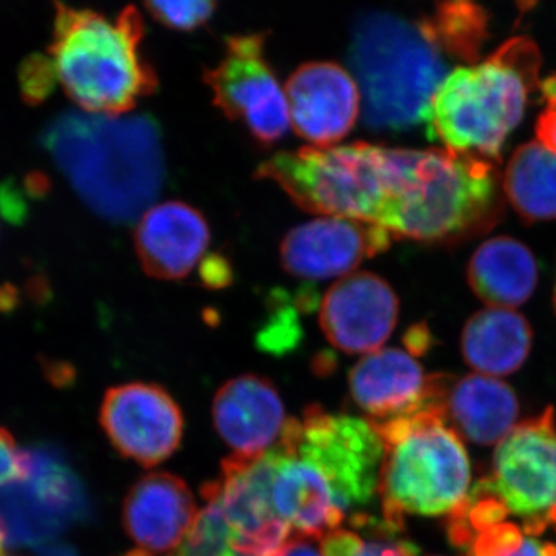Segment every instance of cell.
Listing matches in <instances>:
<instances>
[{
	"mask_svg": "<svg viewBox=\"0 0 556 556\" xmlns=\"http://www.w3.org/2000/svg\"><path fill=\"white\" fill-rule=\"evenodd\" d=\"M460 346L467 364L479 375L507 376L529 357L532 329L517 311L486 308L467 321Z\"/></svg>",
	"mask_w": 556,
	"mask_h": 556,
	"instance_id": "obj_21",
	"label": "cell"
},
{
	"mask_svg": "<svg viewBox=\"0 0 556 556\" xmlns=\"http://www.w3.org/2000/svg\"><path fill=\"white\" fill-rule=\"evenodd\" d=\"M468 283L492 308H515L532 298L535 291V255L511 237L486 240L470 260Z\"/></svg>",
	"mask_w": 556,
	"mask_h": 556,
	"instance_id": "obj_20",
	"label": "cell"
},
{
	"mask_svg": "<svg viewBox=\"0 0 556 556\" xmlns=\"http://www.w3.org/2000/svg\"><path fill=\"white\" fill-rule=\"evenodd\" d=\"M212 417L223 441L239 457L270 452L287 427L285 405L276 387L255 375L228 380L215 394Z\"/></svg>",
	"mask_w": 556,
	"mask_h": 556,
	"instance_id": "obj_17",
	"label": "cell"
},
{
	"mask_svg": "<svg viewBox=\"0 0 556 556\" xmlns=\"http://www.w3.org/2000/svg\"><path fill=\"white\" fill-rule=\"evenodd\" d=\"M201 276L208 287H223L230 277V270L226 268L223 260L217 258L206 263V268H203Z\"/></svg>",
	"mask_w": 556,
	"mask_h": 556,
	"instance_id": "obj_33",
	"label": "cell"
},
{
	"mask_svg": "<svg viewBox=\"0 0 556 556\" xmlns=\"http://www.w3.org/2000/svg\"><path fill=\"white\" fill-rule=\"evenodd\" d=\"M353 529H338L320 541L324 556H419V548L404 540V527L393 526L383 518L356 514Z\"/></svg>",
	"mask_w": 556,
	"mask_h": 556,
	"instance_id": "obj_25",
	"label": "cell"
},
{
	"mask_svg": "<svg viewBox=\"0 0 556 556\" xmlns=\"http://www.w3.org/2000/svg\"><path fill=\"white\" fill-rule=\"evenodd\" d=\"M555 308H556V288H555Z\"/></svg>",
	"mask_w": 556,
	"mask_h": 556,
	"instance_id": "obj_35",
	"label": "cell"
},
{
	"mask_svg": "<svg viewBox=\"0 0 556 556\" xmlns=\"http://www.w3.org/2000/svg\"><path fill=\"white\" fill-rule=\"evenodd\" d=\"M262 36H233L226 53L214 68L207 70L206 84L212 100L229 119L262 144H274L287 135L289 113L287 94L265 58Z\"/></svg>",
	"mask_w": 556,
	"mask_h": 556,
	"instance_id": "obj_8",
	"label": "cell"
},
{
	"mask_svg": "<svg viewBox=\"0 0 556 556\" xmlns=\"http://www.w3.org/2000/svg\"><path fill=\"white\" fill-rule=\"evenodd\" d=\"M0 211L10 222L20 223L25 218L27 203L16 186L3 185L0 188Z\"/></svg>",
	"mask_w": 556,
	"mask_h": 556,
	"instance_id": "obj_31",
	"label": "cell"
},
{
	"mask_svg": "<svg viewBox=\"0 0 556 556\" xmlns=\"http://www.w3.org/2000/svg\"><path fill=\"white\" fill-rule=\"evenodd\" d=\"M211 243L207 222L181 201L148 208L138 219L135 247L142 268L160 280H179L200 265Z\"/></svg>",
	"mask_w": 556,
	"mask_h": 556,
	"instance_id": "obj_18",
	"label": "cell"
},
{
	"mask_svg": "<svg viewBox=\"0 0 556 556\" xmlns=\"http://www.w3.org/2000/svg\"><path fill=\"white\" fill-rule=\"evenodd\" d=\"M541 91L546 105L538 116L536 137L541 144L556 153V75L544 80Z\"/></svg>",
	"mask_w": 556,
	"mask_h": 556,
	"instance_id": "obj_30",
	"label": "cell"
},
{
	"mask_svg": "<svg viewBox=\"0 0 556 556\" xmlns=\"http://www.w3.org/2000/svg\"><path fill=\"white\" fill-rule=\"evenodd\" d=\"M448 538L466 556H556V543L527 535L510 519H448Z\"/></svg>",
	"mask_w": 556,
	"mask_h": 556,
	"instance_id": "obj_23",
	"label": "cell"
},
{
	"mask_svg": "<svg viewBox=\"0 0 556 556\" xmlns=\"http://www.w3.org/2000/svg\"><path fill=\"white\" fill-rule=\"evenodd\" d=\"M475 519H517L527 535H556V424L554 409L515 427L497 444L493 466L471 486L463 510Z\"/></svg>",
	"mask_w": 556,
	"mask_h": 556,
	"instance_id": "obj_6",
	"label": "cell"
},
{
	"mask_svg": "<svg viewBox=\"0 0 556 556\" xmlns=\"http://www.w3.org/2000/svg\"><path fill=\"white\" fill-rule=\"evenodd\" d=\"M276 471L274 450L258 457L230 455L223 460L215 484L236 556H274L291 538V527L273 503Z\"/></svg>",
	"mask_w": 556,
	"mask_h": 556,
	"instance_id": "obj_9",
	"label": "cell"
},
{
	"mask_svg": "<svg viewBox=\"0 0 556 556\" xmlns=\"http://www.w3.org/2000/svg\"><path fill=\"white\" fill-rule=\"evenodd\" d=\"M540 67L536 43L518 36L485 61L453 70L431 100L428 135L453 152L497 159L530 94L543 86Z\"/></svg>",
	"mask_w": 556,
	"mask_h": 556,
	"instance_id": "obj_2",
	"label": "cell"
},
{
	"mask_svg": "<svg viewBox=\"0 0 556 556\" xmlns=\"http://www.w3.org/2000/svg\"><path fill=\"white\" fill-rule=\"evenodd\" d=\"M5 527H3L2 521H0V556H3V551H5Z\"/></svg>",
	"mask_w": 556,
	"mask_h": 556,
	"instance_id": "obj_34",
	"label": "cell"
},
{
	"mask_svg": "<svg viewBox=\"0 0 556 556\" xmlns=\"http://www.w3.org/2000/svg\"><path fill=\"white\" fill-rule=\"evenodd\" d=\"M399 300L383 278L356 273L340 278L320 303L321 331L332 346L348 354H371L396 328Z\"/></svg>",
	"mask_w": 556,
	"mask_h": 556,
	"instance_id": "obj_12",
	"label": "cell"
},
{
	"mask_svg": "<svg viewBox=\"0 0 556 556\" xmlns=\"http://www.w3.org/2000/svg\"><path fill=\"white\" fill-rule=\"evenodd\" d=\"M273 450L277 456L273 503L280 518L298 536L308 540L321 541L340 529L346 514L324 475L300 456Z\"/></svg>",
	"mask_w": 556,
	"mask_h": 556,
	"instance_id": "obj_19",
	"label": "cell"
},
{
	"mask_svg": "<svg viewBox=\"0 0 556 556\" xmlns=\"http://www.w3.org/2000/svg\"><path fill=\"white\" fill-rule=\"evenodd\" d=\"M146 9L160 24L178 31H192L214 16V2H150Z\"/></svg>",
	"mask_w": 556,
	"mask_h": 556,
	"instance_id": "obj_27",
	"label": "cell"
},
{
	"mask_svg": "<svg viewBox=\"0 0 556 556\" xmlns=\"http://www.w3.org/2000/svg\"><path fill=\"white\" fill-rule=\"evenodd\" d=\"M197 517L188 484L170 473L146 475L124 500V530L150 556H169L188 536Z\"/></svg>",
	"mask_w": 556,
	"mask_h": 556,
	"instance_id": "obj_16",
	"label": "cell"
},
{
	"mask_svg": "<svg viewBox=\"0 0 556 556\" xmlns=\"http://www.w3.org/2000/svg\"><path fill=\"white\" fill-rule=\"evenodd\" d=\"M144 22L134 7L115 21L90 10L56 5L50 58L65 93L83 112L127 115L156 89L141 56Z\"/></svg>",
	"mask_w": 556,
	"mask_h": 556,
	"instance_id": "obj_3",
	"label": "cell"
},
{
	"mask_svg": "<svg viewBox=\"0 0 556 556\" xmlns=\"http://www.w3.org/2000/svg\"><path fill=\"white\" fill-rule=\"evenodd\" d=\"M201 495L206 504L199 511L188 536L169 556H236L230 547V530L215 481L207 482Z\"/></svg>",
	"mask_w": 556,
	"mask_h": 556,
	"instance_id": "obj_26",
	"label": "cell"
},
{
	"mask_svg": "<svg viewBox=\"0 0 556 556\" xmlns=\"http://www.w3.org/2000/svg\"><path fill=\"white\" fill-rule=\"evenodd\" d=\"M460 438L478 445L500 444L517 427V394L506 382L484 375L431 376L428 408Z\"/></svg>",
	"mask_w": 556,
	"mask_h": 556,
	"instance_id": "obj_14",
	"label": "cell"
},
{
	"mask_svg": "<svg viewBox=\"0 0 556 556\" xmlns=\"http://www.w3.org/2000/svg\"><path fill=\"white\" fill-rule=\"evenodd\" d=\"M30 475V457L25 455L13 437L0 428V486L24 481Z\"/></svg>",
	"mask_w": 556,
	"mask_h": 556,
	"instance_id": "obj_29",
	"label": "cell"
},
{
	"mask_svg": "<svg viewBox=\"0 0 556 556\" xmlns=\"http://www.w3.org/2000/svg\"><path fill=\"white\" fill-rule=\"evenodd\" d=\"M393 237L368 223L318 217L288 232L281 243L283 268L303 280L351 276L365 258L390 248Z\"/></svg>",
	"mask_w": 556,
	"mask_h": 556,
	"instance_id": "obj_13",
	"label": "cell"
},
{
	"mask_svg": "<svg viewBox=\"0 0 556 556\" xmlns=\"http://www.w3.org/2000/svg\"><path fill=\"white\" fill-rule=\"evenodd\" d=\"M350 61L365 121L382 130L426 124L431 100L450 73L422 21L390 13H369L358 21Z\"/></svg>",
	"mask_w": 556,
	"mask_h": 556,
	"instance_id": "obj_4",
	"label": "cell"
},
{
	"mask_svg": "<svg viewBox=\"0 0 556 556\" xmlns=\"http://www.w3.org/2000/svg\"><path fill=\"white\" fill-rule=\"evenodd\" d=\"M289 124L311 148H331L356 126L361 90L353 73L336 62H308L285 87Z\"/></svg>",
	"mask_w": 556,
	"mask_h": 556,
	"instance_id": "obj_11",
	"label": "cell"
},
{
	"mask_svg": "<svg viewBox=\"0 0 556 556\" xmlns=\"http://www.w3.org/2000/svg\"><path fill=\"white\" fill-rule=\"evenodd\" d=\"M428 556H441V555H428Z\"/></svg>",
	"mask_w": 556,
	"mask_h": 556,
	"instance_id": "obj_36",
	"label": "cell"
},
{
	"mask_svg": "<svg viewBox=\"0 0 556 556\" xmlns=\"http://www.w3.org/2000/svg\"><path fill=\"white\" fill-rule=\"evenodd\" d=\"M428 36L439 50L463 62H478L489 38V14L473 2L438 3L430 17L422 21Z\"/></svg>",
	"mask_w": 556,
	"mask_h": 556,
	"instance_id": "obj_24",
	"label": "cell"
},
{
	"mask_svg": "<svg viewBox=\"0 0 556 556\" xmlns=\"http://www.w3.org/2000/svg\"><path fill=\"white\" fill-rule=\"evenodd\" d=\"M504 190L515 211L527 222L556 218V153L530 141L508 160Z\"/></svg>",
	"mask_w": 556,
	"mask_h": 556,
	"instance_id": "obj_22",
	"label": "cell"
},
{
	"mask_svg": "<svg viewBox=\"0 0 556 556\" xmlns=\"http://www.w3.org/2000/svg\"><path fill=\"white\" fill-rule=\"evenodd\" d=\"M40 144L79 199L109 222L139 219L163 186V146L150 116L73 110L47 124Z\"/></svg>",
	"mask_w": 556,
	"mask_h": 556,
	"instance_id": "obj_1",
	"label": "cell"
},
{
	"mask_svg": "<svg viewBox=\"0 0 556 556\" xmlns=\"http://www.w3.org/2000/svg\"><path fill=\"white\" fill-rule=\"evenodd\" d=\"M383 444L378 493L382 518L404 527L407 515L455 517L471 492L463 438L434 409L371 426Z\"/></svg>",
	"mask_w": 556,
	"mask_h": 556,
	"instance_id": "obj_5",
	"label": "cell"
},
{
	"mask_svg": "<svg viewBox=\"0 0 556 556\" xmlns=\"http://www.w3.org/2000/svg\"><path fill=\"white\" fill-rule=\"evenodd\" d=\"M100 422L119 455L142 467L160 466L177 452L185 417L163 387L131 382L109 388Z\"/></svg>",
	"mask_w": 556,
	"mask_h": 556,
	"instance_id": "obj_10",
	"label": "cell"
},
{
	"mask_svg": "<svg viewBox=\"0 0 556 556\" xmlns=\"http://www.w3.org/2000/svg\"><path fill=\"white\" fill-rule=\"evenodd\" d=\"M276 447L313 464L345 514L378 493L383 444L368 420L309 407L302 419L288 420Z\"/></svg>",
	"mask_w": 556,
	"mask_h": 556,
	"instance_id": "obj_7",
	"label": "cell"
},
{
	"mask_svg": "<svg viewBox=\"0 0 556 556\" xmlns=\"http://www.w3.org/2000/svg\"><path fill=\"white\" fill-rule=\"evenodd\" d=\"M350 393L369 426L416 415L428 408L431 376L407 351L386 348L362 357L351 369Z\"/></svg>",
	"mask_w": 556,
	"mask_h": 556,
	"instance_id": "obj_15",
	"label": "cell"
},
{
	"mask_svg": "<svg viewBox=\"0 0 556 556\" xmlns=\"http://www.w3.org/2000/svg\"><path fill=\"white\" fill-rule=\"evenodd\" d=\"M274 556H324L321 551L314 546L313 540L302 536L289 538L288 543L285 544L280 551Z\"/></svg>",
	"mask_w": 556,
	"mask_h": 556,
	"instance_id": "obj_32",
	"label": "cell"
},
{
	"mask_svg": "<svg viewBox=\"0 0 556 556\" xmlns=\"http://www.w3.org/2000/svg\"><path fill=\"white\" fill-rule=\"evenodd\" d=\"M58 80L56 68L51 58L33 54L22 64L20 83L24 100L30 104H39L50 97Z\"/></svg>",
	"mask_w": 556,
	"mask_h": 556,
	"instance_id": "obj_28",
	"label": "cell"
}]
</instances>
